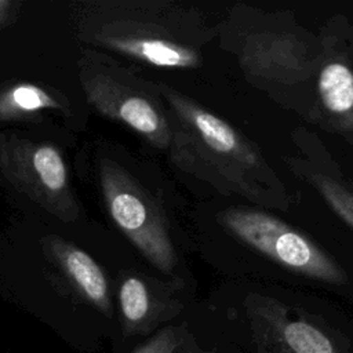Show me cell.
Instances as JSON below:
<instances>
[{
    "label": "cell",
    "instance_id": "obj_7",
    "mask_svg": "<svg viewBox=\"0 0 353 353\" xmlns=\"http://www.w3.org/2000/svg\"><path fill=\"white\" fill-rule=\"evenodd\" d=\"M319 33L321 54L312 80L307 123L341 137L353 150V21L332 15Z\"/></svg>",
    "mask_w": 353,
    "mask_h": 353
},
{
    "label": "cell",
    "instance_id": "obj_9",
    "mask_svg": "<svg viewBox=\"0 0 353 353\" xmlns=\"http://www.w3.org/2000/svg\"><path fill=\"white\" fill-rule=\"evenodd\" d=\"M244 306L259 353H346L314 321L276 298L251 294Z\"/></svg>",
    "mask_w": 353,
    "mask_h": 353
},
{
    "label": "cell",
    "instance_id": "obj_13",
    "mask_svg": "<svg viewBox=\"0 0 353 353\" xmlns=\"http://www.w3.org/2000/svg\"><path fill=\"white\" fill-rule=\"evenodd\" d=\"M59 108L48 91L32 83H18L0 91V121Z\"/></svg>",
    "mask_w": 353,
    "mask_h": 353
},
{
    "label": "cell",
    "instance_id": "obj_3",
    "mask_svg": "<svg viewBox=\"0 0 353 353\" xmlns=\"http://www.w3.org/2000/svg\"><path fill=\"white\" fill-rule=\"evenodd\" d=\"M218 22L190 3L137 0L117 4L95 36L101 46L149 66L193 70L216 40Z\"/></svg>",
    "mask_w": 353,
    "mask_h": 353
},
{
    "label": "cell",
    "instance_id": "obj_6",
    "mask_svg": "<svg viewBox=\"0 0 353 353\" xmlns=\"http://www.w3.org/2000/svg\"><path fill=\"white\" fill-rule=\"evenodd\" d=\"M87 101L103 116L120 121L156 149L167 152L171 139L170 116L156 81L127 68L101 65L81 72Z\"/></svg>",
    "mask_w": 353,
    "mask_h": 353
},
{
    "label": "cell",
    "instance_id": "obj_5",
    "mask_svg": "<svg viewBox=\"0 0 353 353\" xmlns=\"http://www.w3.org/2000/svg\"><path fill=\"white\" fill-rule=\"evenodd\" d=\"M218 222L230 236L294 273L330 285L347 283V273L332 255L266 210L228 207Z\"/></svg>",
    "mask_w": 353,
    "mask_h": 353
},
{
    "label": "cell",
    "instance_id": "obj_15",
    "mask_svg": "<svg viewBox=\"0 0 353 353\" xmlns=\"http://www.w3.org/2000/svg\"><path fill=\"white\" fill-rule=\"evenodd\" d=\"M10 7V3L6 0H0V22L4 19L6 14H7V8Z\"/></svg>",
    "mask_w": 353,
    "mask_h": 353
},
{
    "label": "cell",
    "instance_id": "obj_11",
    "mask_svg": "<svg viewBox=\"0 0 353 353\" xmlns=\"http://www.w3.org/2000/svg\"><path fill=\"white\" fill-rule=\"evenodd\" d=\"M179 279L159 281L141 274L125 276L117 291L124 335H145L176 317L183 305L176 295Z\"/></svg>",
    "mask_w": 353,
    "mask_h": 353
},
{
    "label": "cell",
    "instance_id": "obj_12",
    "mask_svg": "<svg viewBox=\"0 0 353 353\" xmlns=\"http://www.w3.org/2000/svg\"><path fill=\"white\" fill-rule=\"evenodd\" d=\"M51 251L65 276L76 290L105 316H112L109 284L101 266L85 251L55 239Z\"/></svg>",
    "mask_w": 353,
    "mask_h": 353
},
{
    "label": "cell",
    "instance_id": "obj_10",
    "mask_svg": "<svg viewBox=\"0 0 353 353\" xmlns=\"http://www.w3.org/2000/svg\"><path fill=\"white\" fill-rule=\"evenodd\" d=\"M296 152L285 157L288 168L310 185L325 204L353 229V188L343 178L336 161L323 141L312 131L292 132Z\"/></svg>",
    "mask_w": 353,
    "mask_h": 353
},
{
    "label": "cell",
    "instance_id": "obj_1",
    "mask_svg": "<svg viewBox=\"0 0 353 353\" xmlns=\"http://www.w3.org/2000/svg\"><path fill=\"white\" fill-rule=\"evenodd\" d=\"M156 84L170 116L168 160L178 171L256 208H290L284 181L255 142L185 92L163 81Z\"/></svg>",
    "mask_w": 353,
    "mask_h": 353
},
{
    "label": "cell",
    "instance_id": "obj_2",
    "mask_svg": "<svg viewBox=\"0 0 353 353\" xmlns=\"http://www.w3.org/2000/svg\"><path fill=\"white\" fill-rule=\"evenodd\" d=\"M216 43L236 59L247 83L309 120L312 80L321 54L319 32L290 10L236 3L218 22Z\"/></svg>",
    "mask_w": 353,
    "mask_h": 353
},
{
    "label": "cell",
    "instance_id": "obj_16",
    "mask_svg": "<svg viewBox=\"0 0 353 353\" xmlns=\"http://www.w3.org/2000/svg\"><path fill=\"white\" fill-rule=\"evenodd\" d=\"M186 347V346H185ZM176 353H201L199 349H193V347H186V349H183V352H182V349L179 347V350L176 352Z\"/></svg>",
    "mask_w": 353,
    "mask_h": 353
},
{
    "label": "cell",
    "instance_id": "obj_14",
    "mask_svg": "<svg viewBox=\"0 0 353 353\" xmlns=\"http://www.w3.org/2000/svg\"><path fill=\"white\" fill-rule=\"evenodd\" d=\"M188 336L189 334L185 323L167 325L139 345L132 353H176Z\"/></svg>",
    "mask_w": 353,
    "mask_h": 353
},
{
    "label": "cell",
    "instance_id": "obj_4",
    "mask_svg": "<svg viewBox=\"0 0 353 353\" xmlns=\"http://www.w3.org/2000/svg\"><path fill=\"white\" fill-rule=\"evenodd\" d=\"M99 181L109 215L120 232L160 273L178 279L179 256L160 201L112 159L99 160Z\"/></svg>",
    "mask_w": 353,
    "mask_h": 353
},
{
    "label": "cell",
    "instance_id": "obj_8",
    "mask_svg": "<svg viewBox=\"0 0 353 353\" xmlns=\"http://www.w3.org/2000/svg\"><path fill=\"white\" fill-rule=\"evenodd\" d=\"M0 170L14 186L58 218L70 222L77 216L66 164L54 145L0 134Z\"/></svg>",
    "mask_w": 353,
    "mask_h": 353
}]
</instances>
